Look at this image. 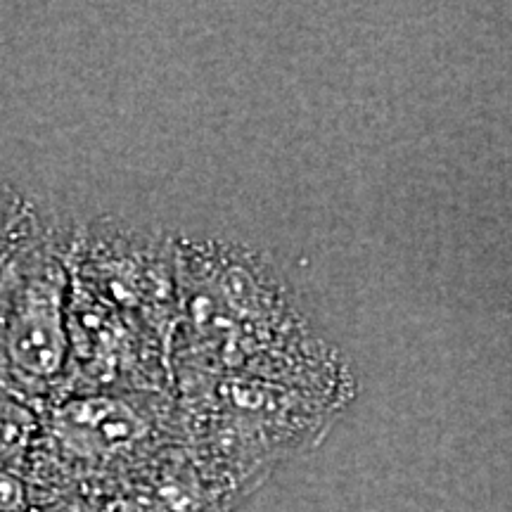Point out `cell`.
Returning <instances> with one entry per match:
<instances>
[{
  "label": "cell",
  "instance_id": "6da1fadb",
  "mask_svg": "<svg viewBox=\"0 0 512 512\" xmlns=\"http://www.w3.org/2000/svg\"><path fill=\"white\" fill-rule=\"evenodd\" d=\"M176 275L171 384L183 377H259L349 403V370L311 330L273 264L228 242L176 240Z\"/></svg>",
  "mask_w": 512,
  "mask_h": 512
},
{
  "label": "cell",
  "instance_id": "7a4b0ae2",
  "mask_svg": "<svg viewBox=\"0 0 512 512\" xmlns=\"http://www.w3.org/2000/svg\"><path fill=\"white\" fill-rule=\"evenodd\" d=\"M72 233L74 223L34 204L0 254V382L38 411L67 380Z\"/></svg>",
  "mask_w": 512,
  "mask_h": 512
},
{
  "label": "cell",
  "instance_id": "3957f363",
  "mask_svg": "<svg viewBox=\"0 0 512 512\" xmlns=\"http://www.w3.org/2000/svg\"><path fill=\"white\" fill-rule=\"evenodd\" d=\"M69 271L72 283L171 347L178 313L176 240L112 219L74 223Z\"/></svg>",
  "mask_w": 512,
  "mask_h": 512
},
{
  "label": "cell",
  "instance_id": "277c9868",
  "mask_svg": "<svg viewBox=\"0 0 512 512\" xmlns=\"http://www.w3.org/2000/svg\"><path fill=\"white\" fill-rule=\"evenodd\" d=\"M41 434V411L0 382V465L24 477Z\"/></svg>",
  "mask_w": 512,
  "mask_h": 512
},
{
  "label": "cell",
  "instance_id": "5b68a950",
  "mask_svg": "<svg viewBox=\"0 0 512 512\" xmlns=\"http://www.w3.org/2000/svg\"><path fill=\"white\" fill-rule=\"evenodd\" d=\"M31 207H34V204L24 200V197L0 176V254H3L10 242L17 238L24 221L29 219Z\"/></svg>",
  "mask_w": 512,
  "mask_h": 512
},
{
  "label": "cell",
  "instance_id": "8992f818",
  "mask_svg": "<svg viewBox=\"0 0 512 512\" xmlns=\"http://www.w3.org/2000/svg\"><path fill=\"white\" fill-rule=\"evenodd\" d=\"M0 512H31L27 482L3 465H0Z\"/></svg>",
  "mask_w": 512,
  "mask_h": 512
},
{
  "label": "cell",
  "instance_id": "52a82bcc",
  "mask_svg": "<svg viewBox=\"0 0 512 512\" xmlns=\"http://www.w3.org/2000/svg\"><path fill=\"white\" fill-rule=\"evenodd\" d=\"M38 512H86V510H81V508H74V505H53V508L38 510Z\"/></svg>",
  "mask_w": 512,
  "mask_h": 512
}]
</instances>
